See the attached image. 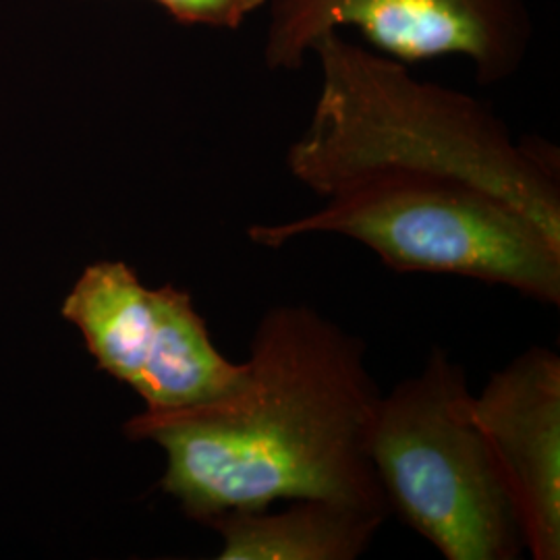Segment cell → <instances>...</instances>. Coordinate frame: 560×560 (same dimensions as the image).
<instances>
[{
    "mask_svg": "<svg viewBox=\"0 0 560 560\" xmlns=\"http://www.w3.org/2000/svg\"><path fill=\"white\" fill-rule=\"evenodd\" d=\"M312 55L320 88L287 168L322 206L252 224L249 241L340 235L399 275L480 280L559 307V150L515 140L486 102L340 32Z\"/></svg>",
    "mask_w": 560,
    "mask_h": 560,
    "instance_id": "cell-1",
    "label": "cell"
},
{
    "mask_svg": "<svg viewBox=\"0 0 560 560\" xmlns=\"http://www.w3.org/2000/svg\"><path fill=\"white\" fill-rule=\"evenodd\" d=\"M245 374L219 399L148 411L131 441L166 455L161 488L185 517L330 499L390 515L370 457L381 388L365 342L307 303L272 305L249 342Z\"/></svg>",
    "mask_w": 560,
    "mask_h": 560,
    "instance_id": "cell-2",
    "label": "cell"
},
{
    "mask_svg": "<svg viewBox=\"0 0 560 560\" xmlns=\"http://www.w3.org/2000/svg\"><path fill=\"white\" fill-rule=\"evenodd\" d=\"M467 374L436 347L381 397L370 457L390 513L446 560H517L520 520L471 411Z\"/></svg>",
    "mask_w": 560,
    "mask_h": 560,
    "instance_id": "cell-3",
    "label": "cell"
},
{
    "mask_svg": "<svg viewBox=\"0 0 560 560\" xmlns=\"http://www.w3.org/2000/svg\"><path fill=\"white\" fill-rule=\"evenodd\" d=\"M264 9V65L282 73L300 71L316 42L351 27L390 59L460 57L481 85H494L520 71L534 40L527 0H266Z\"/></svg>",
    "mask_w": 560,
    "mask_h": 560,
    "instance_id": "cell-5",
    "label": "cell"
},
{
    "mask_svg": "<svg viewBox=\"0 0 560 560\" xmlns=\"http://www.w3.org/2000/svg\"><path fill=\"white\" fill-rule=\"evenodd\" d=\"M102 372L133 388L148 411L219 399L240 384L233 363L212 342L189 291L150 289L125 261H96L62 301Z\"/></svg>",
    "mask_w": 560,
    "mask_h": 560,
    "instance_id": "cell-4",
    "label": "cell"
},
{
    "mask_svg": "<svg viewBox=\"0 0 560 560\" xmlns=\"http://www.w3.org/2000/svg\"><path fill=\"white\" fill-rule=\"evenodd\" d=\"M173 20L185 25L217 30H240L245 21L264 9L266 0H154Z\"/></svg>",
    "mask_w": 560,
    "mask_h": 560,
    "instance_id": "cell-8",
    "label": "cell"
},
{
    "mask_svg": "<svg viewBox=\"0 0 560 560\" xmlns=\"http://www.w3.org/2000/svg\"><path fill=\"white\" fill-rule=\"evenodd\" d=\"M520 520L525 552L560 559V358L529 347L471 400Z\"/></svg>",
    "mask_w": 560,
    "mask_h": 560,
    "instance_id": "cell-6",
    "label": "cell"
},
{
    "mask_svg": "<svg viewBox=\"0 0 560 560\" xmlns=\"http://www.w3.org/2000/svg\"><path fill=\"white\" fill-rule=\"evenodd\" d=\"M282 511H229L206 525L221 536V560H355L386 513L330 499L287 501Z\"/></svg>",
    "mask_w": 560,
    "mask_h": 560,
    "instance_id": "cell-7",
    "label": "cell"
}]
</instances>
